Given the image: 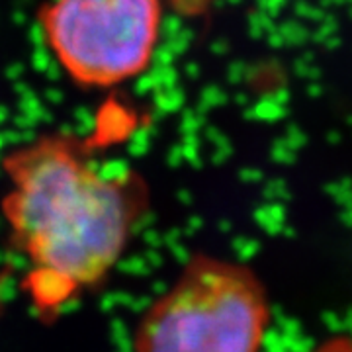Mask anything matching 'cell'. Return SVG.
Instances as JSON below:
<instances>
[{"instance_id":"2","label":"cell","mask_w":352,"mask_h":352,"mask_svg":"<svg viewBox=\"0 0 352 352\" xmlns=\"http://www.w3.org/2000/svg\"><path fill=\"white\" fill-rule=\"evenodd\" d=\"M270 303L245 266L194 256L139 317L131 352H261Z\"/></svg>"},{"instance_id":"3","label":"cell","mask_w":352,"mask_h":352,"mask_svg":"<svg viewBox=\"0 0 352 352\" xmlns=\"http://www.w3.org/2000/svg\"><path fill=\"white\" fill-rule=\"evenodd\" d=\"M43 41L82 88H112L143 75L161 39V0H50L39 12Z\"/></svg>"},{"instance_id":"4","label":"cell","mask_w":352,"mask_h":352,"mask_svg":"<svg viewBox=\"0 0 352 352\" xmlns=\"http://www.w3.org/2000/svg\"><path fill=\"white\" fill-rule=\"evenodd\" d=\"M315 352H352V344L346 340H331Z\"/></svg>"},{"instance_id":"1","label":"cell","mask_w":352,"mask_h":352,"mask_svg":"<svg viewBox=\"0 0 352 352\" xmlns=\"http://www.w3.org/2000/svg\"><path fill=\"white\" fill-rule=\"evenodd\" d=\"M2 168L0 210L25 261L24 294L50 321L112 274L147 214L149 190L133 170L102 168L61 135L16 147Z\"/></svg>"}]
</instances>
